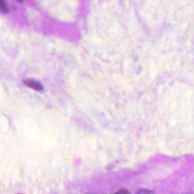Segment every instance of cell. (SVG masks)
<instances>
[{
	"label": "cell",
	"instance_id": "obj_1",
	"mask_svg": "<svg viewBox=\"0 0 194 194\" xmlns=\"http://www.w3.org/2000/svg\"><path fill=\"white\" fill-rule=\"evenodd\" d=\"M23 83L25 86L38 91H43L44 88L43 86L40 83L34 79H25L23 80Z\"/></svg>",
	"mask_w": 194,
	"mask_h": 194
},
{
	"label": "cell",
	"instance_id": "obj_2",
	"mask_svg": "<svg viewBox=\"0 0 194 194\" xmlns=\"http://www.w3.org/2000/svg\"><path fill=\"white\" fill-rule=\"evenodd\" d=\"M0 11L2 13H7L9 12V7L5 0H0Z\"/></svg>",
	"mask_w": 194,
	"mask_h": 194
},
{
	"label": "cell",
	"instance_id": "obj_3",
	"mask_svg": "<svg viewBox=\"0 0 194 194\" xmlns=\"http://www.w3.org/2000/svg\"><path fill=\"white\" fill-rule=\"evenodd\" d=\"M117 194H129L130 192H129V191H127V190H119V191H117V192H116Z\"/></svg>",
	"mask_w": 194,
	"mask_h": 194
},
{
	"label": "cell",
	"instance_id": "obj_4",
	"mask_svg": "<svg viewBox=\"0 0 194 194\" xmlns=\"http://www.w3.org/2000/svg\"><path fill=\"white\" fill-rule=\"evenodd\" d=\"M151 192L150 191H144V190H140L139 191H137V193H139V194H142V193H150Z\"/></svg>",
	"mask_w": 194,
	"mask_h": 194
},
{
	"label": "cell",
	"instance_id": "obj_5",
	"mask_svg": "<svg viewBox=\"0 0 194 194\" xmlns=\"http://www.w3.org/2000/svg\"><path fill=\"white\" fill-rule=\"evenodd\" d=\"M16 1L18 2H20V3H22L23 2V0H16Z\"/></svg>",
	"mask_w": 194,
	"mask_h": 194
}]
</instances>
